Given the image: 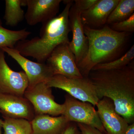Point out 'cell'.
Instances as JSON below:
<instances>
[{
  "label": "cell",
  "instance_id": "20",
  "mask_svg": "<svg viewBox=\"0 0 134 134\" xmlns=\"http://www.w3.org/2000/svg\"><path fill=\"white\" fill-rule=\"evenodd\" d=\"M134 58V46L133 45L131 48L120 58L110 62L98 64L93 67L92 70L121 69L130 64Z\"/></svg>",
  "mask_w": 134,
  "mask_h": 134
},
{
  "label": "cell",
  "instance_id": "16",
  "mask_svg": "<svg viewBox=\"0 0 134 134\" xmlns=\"http://www.w3.org/2000/svg\"><path fill=\"white\" fill-rule=\"evenodd\" d=\"M31 33L25 29L15 31L6 29L2 26L0 19V48H14L17 43L26 39Z\"/></svg>",
  "mask_w": 134,
  "mask_h": 134
},
{
  "label": "cell",
  "instance_id": "18",
  "mask_svg": "<svg viewBox=\"0 0 134 134\" xmlns=\"http://www.w3.org/2000/svg\"><path fill=\"white\" fill-rule=\"evenodd\" d=\"M2 116L4 119L2 126L4 134L32 133L31 123L28 120Z\"/></svg>",
  "mask_w": 134,
  "mask_h": 134
},
{
  "label": "cell",
  "instance_id": "7",
  "mask_svg": "<svg viewBox=\"0 0 134 134\" xmlns=\"http://www.w3.org/2000/svg\"><path fill=\"white\" fill-rule=\"evenodd\" d=\"M69 43H63L55 47L46 61L53 75H61L69 78H82L75 58Z\"/></svg>",
  "mask_w": 134,
  "mask_h": 134
},
{
  "label": "cell",
  "instance_id": "24",
  "mask_svg": "<svg viewBox=\"0 0 134 134\" xmlns=\"http://www.w3.org/2000/svg\"><path fill=\"white\" fill-rule=\"evenodd\" d=\"M61 134H81L76 122H70Z\"/></svg>",
  "mask_w": 134,
  "mask_h": 134
},
{
  "label": "cell",
  "instance_id": "4",
  "mask_svg": "<svg viewBox=\"0 0 134 134\" xmlns=\"http://www.w3.org/2000/svg\"><path fill=\"white\" fill-rule=\"evenodd\" d=\"M46 83L50 88L62 89L75 98L91 103L93 106L99 100L94 85L88 77L71 78L54 75Z\"/></svg>",
  "mask_w": 134,
  "mask_h": 134
},
{
  "label": "cell",
  "instance_id": "25",
  "mask_svg": "<svg viewBox=\"0 0 134 134\" xmlns=\"http://www.w3.org/2000/svg\"><path fill=\"white\" fill-rule=\"evenodd\" d=\"M125 134H134V123L129 125Z\"/></svg>",
  "mask_w": 134,
  "mask_h": 134
},
{
  "label": "cell",
  "instance_id": "6",
  "mask_svg": "<svg viewBox=\"0 0 134 134\" xmlns=\"http://www.w3.org/2000/svg\"><path fill=\"white\" fill-rule=\"evenodd\" d=\"M64 115L70 122L81 123L97 129L105 134L97 112L91 103L77 100L69 94L65 96Z\"/></svg>",
  "mask_w": 134,
  "mask_h": 134
},
{
  "label": "cell",
  "instance_id": "3",
  "mask_svg": "<svg viewBox=\"0 0 134 134\" xmlns=\"http://www.w3.org/2000/svg\"><path fill=\"white\" fill-rule=\"evenodd\" d=\"M83 29L88 48L77 67L82 76L88 77L96 65L115 60L126 42L129 33L115 31L107 25L100 29L83 25Z\"/></svg>",
  "mask_w": 134,
  "mask_h": 134
},
{
  "label": "cell",
  "instance_id": "8",
  "mask_svg": "<svg viewBox=\"0 0 134 134\" xmlns=\"http://www.w3.org/2000/svg\"><path fill=\"white\" fill-rule=\"evenodd\" d=\"M5 52L0 48V93L24 97L29 86L28 78L23 71L11 69L5 60Z\"/></svg>",
  "mask_w": 134,
  "mask_h": 134
},
{
  "label": "cell",
  "instance_id": "23",
  "mask_svg": "<svg viewBox=\"0 0 134 134\" xmlns=\"http://www.w3.org/2000/svg\"><path fill=\"white\" fill-rule=\"evenodd\" d=\"M76 123L81 134H105L93 127L81 123Z\"/></svg>",
  "mask_w": 134,
  "mask_h": 134
},
{
  "label": "cell",
  "instance_id": "26",
  "mask_svg": "<svg viewBox=\"0 0 134 134\" xmlns=\"http://www.w3.org/2000/svg\"><path fill=\"white\" fill-rule=\"evenodd\" d=\"M1 112V110H0V113ZM3 124V120L0 119V134H2V129Z\"/></svg>",
  "mask_w": 134,
  "mask_h": 134
},
{
  "label": "cell",
  "instance_id": "2",
  "mask_svg": "<svg viewBox=\"0 0 134 134\" xmlns=\"http://www.w3.org/2000/svg\"><path fill=\"white\" fill-rule=\"evenodd\" d=\"M63 1L66 6L62 12L42 24L39 36L17 43L14 48L22 55L33 58L38 62L45 63L55 47L63 43H69V14L74 1Z\"/></svg>",
  "mask_w": 134,
  "mask_h": 134
},
{
  "label": "cell",
  "instance_id": "5",
  "mask_svg": "<svg viewBox=\"0 0 134 134\" xmlns=\"http://www.w3.org/2000/svg\"><path fill=\"white\" fill-rule=\"evenodd\" d=\"M24 97L31 104L36 115L57 116L62 115L64 112V104H60L55 102L52 88L46 83H40L33 87H28Z\"/></svg>",
  "mask_w": 134,
  "mask_h": 134
},
{
  "label": "cell",
  "instance_id": "15",
  "mask_svg": "<svg viewBox=\"0 0 134 134\" xmlns=\"http://www.w3.org/2000/svg\"><path fill=\"white\" fill-rule=\"evenodd\" d=\"M33 134H61L69 124L64 115H36L30 121Z\"/></svg>",
  "mask_w": 134,
  "mask_h": 134
},
{
  "label": "cell",
  "instance_id": "11",
  "mask_svg": "<svg viewBox=\"0 0 134 134\" xmlns=\"http://www.w3.org/2000/svg\"><path fill=\"white\" fill-rule=\"evenodd\" d=\"M96 106L99 117L107 134H126L129 124L116 112L112 100L103 98Z\"/></svg>",
  "mask_w": 134,
  "mask_h": 134
},
{
  "label": "cell",
  "instance_id": "1",
  "mask_svg": "<svg viewBox=\"0 0 134 134\" xmlns=\"http://www.w3.org/2000/svg\"><path fill=\"white\" fill-rule=\"evenodd\" d=\"M88 77L99 100H113L115 111L128 123L134 121V68L130 63L121 69L92 70Z\"/></svg>",
  "mask_w": 134,
  "mask_h": 134
},
{
  "label": "cell",
  "instance_id": "14",
  "mask_svg": "<svg viewBox=\"0 0 134 134\" xmlns=\"http://www.w3.org/2000/svg\"><path fill=\"white\" fill-rule=\"evenodd\" d=\"M119 1V0H98L90 9L81 14L84 26L96 29L104 25Z\"/></svg>",
  "mask_w": 134,
  "mask_h": 134
},
{
  "label": "cell",
  "instance_id": "12",
  "mask_svg": "<svg viewBox=\"0 0 134 134\" xmlns=\"http://www.w3.org/2000/svg\"><path fill=\"white\" fill-rule=\"evenodd\" d=\"M0 110L2 115L31 121L36 116L33 107L24 97L0 93Z\"/></svg>",
  "mask_w": 134,
  "mask_h": 134
},
{
  "label": "cell",
  "instance_id": "22",
  "mask_svg": "<svg viewBox=\"0 0 134 134\" xmlns=\"http://www.w3.org/2000/svg\"><path fill=\"white\" fill-rule=\"evenodd\" d=\"M98 0H76L74 1V4L81 12L90 9L97 2Z\"/></svg>",
  "mask_w": 134,
  "mask_h": 134
},
{
  "label": "cell",
  "instance_id": "13",
  "mask_svg": "<svg viewBox=\"0 0 134 134\" xmlns=\"http://www.w3.org/2000/svg\"><path fill=\"white\" fill-rule=\"evenodd\" d=\"M61 0H26L25 19L30 26L45 23L57 16Z\"/></svg>",
  "mask_w": 134,
  "mask_h": 134
},
{
  "label": "cell",
  "instance_id": "10",
  "mask_svg": "<svg viewBox=\"0 0 134 134\" xmlns=\"http://www.w3.org/2000/svg\"><path fill=\"white\" fill-rule=\"evenodd\" d=\"M81 14L73 3L69 14L70 28L72 33V40L69 45L75 55L77 66L85 57L89 45L88 40L84 32Z\"/></svg>",
  "mask_w": 134,
  "mask_h": 134
},
{
  "label": "cell",
  "instance_id": "19",
  "mask_svg": "<svg viewBox=\"0 0 134 134\" xmlns=\"http://www.w3.org/2000/svg\"><path fill=\"white\" fill-rule=\"evenodd\" d=\"M134 0H119L108 16L107 23L111 25L126 20L134 14Z\"/></svg>",
  "mask_w": 134,
  "mask_h": 134
},
{
  "label": "cell",
  "instance_id": "17",
  "mask_svg": "<svg viewBox=\"0 0 134 134\" xmlns=\"http://www.w3.org/2000/svg\"><path fill=\"white\" fill-rule=\"evenodd\" d=\"M3 19L8 26L14 27L25 18L24 10L21 8L22 0H6Z\"/></svg>",
  "mask_w": 134,
  "mask_h": 134
},
{
  "label": "cell",
  "instance_id": "21",
  "mask_svg": "<svg viewBox=\"0 0 134 134\" xmlns=\"http://www.w3.org/2000/svg\"><path fill=\"white\" fill-rule=\"evenodd\" d=\"M111 25V29L115 31L128 33L133 32L134 31V14L126 20Z\"/></svg>",
  "mask_w": 134,
  "mask_h": 134
},
{
  "label": "cell",
  "instance_id": "9",
  "mask_svg": "<svg viewBox=\"0 0 134 134\" xmlns=\"http://www.w3.org/2000/svg\"><path fill=\"white\" fill-rule=\"evenodd\" d=\"M5 53L15 60L24 70L29 81L28 87L37 84L47 83L53 76L52 70L45 63L36 62L25 58L15 48H1Z\"/></svg>",
  "mask_w": 134,
  "mask_h": 134
},
{
  "label": "cell",
  "instance_id": "27",
  "mask_svg": "<svg viewBox=\"0 0 134 134\" xmlns=\"http://www.w3.org/2000/svg\"><path fill=\"white\" fill-rule=\"evenodd\" d=\"M32 134H33V133H32Z\"/></svg>",
  "mask_w": 134,
  "mask_h": 134
}]
</instances>
